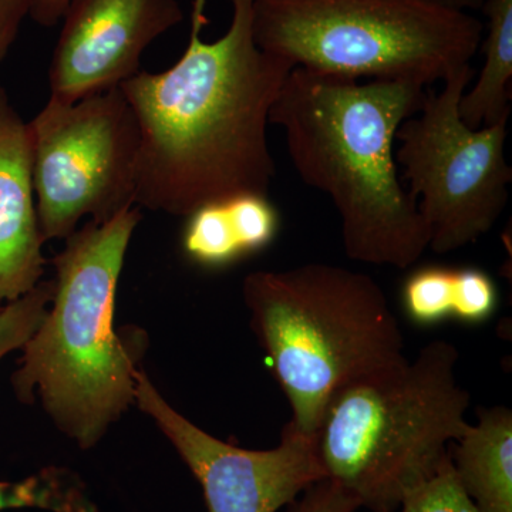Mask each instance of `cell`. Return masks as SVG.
Returning a JSON list of instances; mask_svg holds the SVG:
<instances>
[{
  "mask_svg": "<svg viewBox=\"0 0 512 512\" xmlns=\"http://www.w3.org/2000/svg\"><path fill=\"white\" fill-rule=\"evenodd\" d=\"M458 350L433 340L414 360L332 393L313 433L326 478L370 512L394 511L470 429Z\"/></svg>",
  "mask_w": 512,
  "mask_h": 512,
  "instance_id": "cell-5",
  "label": "cell"
},
{
  "mask_svg": "<svg viewBox=\"0 0 512 512\" xmlns=\"http://www.w3.org/2000/svg\"><path fill=\"white\" fill-rule=\"evenodd\" d=\"M476 76L471 64L427 89L419 113L404 120L394 151L424 224L429 249L450 254L474 244L500 220L512 181L505 157L508 116L471 128L461 119V97Z\"/></svg>",
  "mask_w": 512,
  "mask_h": 512,
  "instance_id": "cell-7",
  "label": "cell"
},
{
  "mask_svg": "<svg viewBox=\"0 0 512 512\" xmlns=\"http://www.w3.org/2000/svg\"><path fill=\"white\" fill-rule=\"evenodd\" d=\"M134 404L197 478L208 512H276L326 478L313 436L301 433L291 421L271 450L225 443L178 413L143 370L137 372Z\"/></svg>",
  "mask_w": 512,
  "mask_h": 512,
  "instance_id": "cell-9",
  "label": "cell"
},
{
  "mask_svg": "<svg viewBox=\"0 0 512 512\" xmlns=\"http://www.w3.org/2000/svg\"><path fill=\"white\" fill-rule=\"evenodd\" d=\"M178 0H70L49 66V99L74 103L141 72V57L183 22Z\"/></svg>",
  "mask_w": 512,
  "mask_h": 512,
  "instance_id": "cell-10",
  "label": "cell"
},
{
  "mask_svg": "<svg viewBox=\"0 0 512 512\" xmlns=\"http://www.w3.org/2000/svg\"><path fill=\"white\" fill-rule=\"evenodd\" d=\"M377 512H480L458 483L450 451L436 473L404 497L394 511Z\"/></svg>",
  "mask_w": 512,
  "mask_h": 512,
  "instance_id": "cell-18",
  "label": "cell"
},
{
  "mask_svg": "<svg viewBox=\"0 0 512 512\" xmlns=\"http://www.w3.org/2000/svg\"><path fill=\"white\" fill-rule=\"evenodd\" d=\"M427 89L295 67L272 106L269 124L284 130L303 183L332 200L353 261L407 269L429 249V229L394 157L397 130L419 113Z\"/></svg>",
  "mask_w": 512,
  "mask_h": 512,
  "instance_id": "cell-2",
  "label": "cell"
},
{
  "mask_svg": "<svg viewBox=\"0 0 512 512\" xmlns=\"http://www.w3.org/2000/svg\"><path fill=\"white\" fill-rule=\"evenodd\" d=\"M35 0H0V66L18 40L20 29L30 18Z\"/></svg>",
  "mask_w": 512,
  "mask_h": 512,
  "instance_id": "cell-20",
  "label": "cell"
},
{
  "mask_svg": "<svg viewBox=\"0 0 512 512\" xmlns=\"http://www.w3.org/2000/svg\"><path fill=\"white\" fill-rule=\"evenodd\" d=\"M29 124L0 86V302L32 291L45 272Z\"/></svg>",
  "mask_w": 512,
  "mask_h": 512,
  "instance_id": "cell-11",
  "label": "cell"
},
{
  "mask_svg": "<svg viewBox=\"0 0 512 512\" xmlns=\"http://www.w3.org/2000/svg\"><path fill=\"white\" fill-rule=\"evenodd\" d=\"M55 293V282L39 284L0 308V360L13 350L22 349L45 319Z\"/></svg>",
  "mask_w": 512,
  "mask_h": 512,
  "instance_id": "cell-17",
  "label": "cell"
},
{
  "mask_svg": "<svg viewBox=\"0 0 512 512\" xmlns=\"http://www.w3.org/2000/svg\"><path fill=\"white\" fill-rule=\"evenodd\" d=\"M278 231L279 214L268 195H238L188 215L184 254L204 268H225L268 247Z\"/></svg>",
  "mask_w": 512,
  "mask_h": 512,
  "instance_id": "cell-12",
  "label": "cell"
},
{
  "mask_svg": "<svg viewBox=\"0 0 512 512\" xmlns=\"http://www.w3.org/2000/svg\"><path fill=\"white\" fill-rule=\"evenodd\" d=\"M359 501L335 481L323 478L305 491L295 512H355Z\"/></svg>",
  "mask_w": 512,
  "mask_h": 512,
  "instance_id": "cell-19",
  "label": "cell"
},
{
  "mask_svg": "<svg viewBox=\"0 0 512 512\" xmlns=\"http://www.w3.org/2000/svg\"><path fill=\"white\" fill-rule=\"evenodd\" d=\"M99 512L79 474L66 467L42 468L20 481H0V511Z\"/></svg>",
  "mask_w": 512,
  "mask_h": 512,
  "instance_id": "cell-16",
  "label": "cell"
},
{
  "mask_svg": "<svg viewBox=\"0 0 512 512\" xmlns=\"http://www.w3.org/2000/svg\"><path fill=\"white\" fill-rule=\"evenodd\" d=\"M227 32L202 39L207 0H192L180 59L121 84L140 131L136 204L185 217L238 195H268L276 174L269 113L295 67L259 49L254 0H228Z\"/></svg>",
  "mask_w": 512,
  "mask_h": 512,
  "instance_id": "cell-1",
  "label": "cell"
},
{
  "mask_svg": "<svg viewBox=\"0 0 512 512\" xmlns=\"http://www.w3.org/2000/svg\"><path fill=\"white\" fill-rule=\"evenodd\" d=\"M477 416V424L454 441V473L478 511L512 512L511 409H478Z\"/></svg>",
  "mask_w": 512,
  "mask_h": 512,
  "instance_id": "cell-13",
  "label": "cell"
},
{
  "mask_svg": "<svg viewBox=\"0 0 512 512\" xmlns=\"http://www.w3.org/2000/svg\"><path fill=\"white\" fill-rule=\"evenodd\" d=\"M242 296L291 423L306 436L339 387L409 360L386 293L362 272L322 262L256 271Z\"/></svg>",
  "mask_w": 512,
  "mask_h": 512,
  "instance_id": "cell-4",
  "label": "cell"
},
{
  "mask_svg": "<svg viewBox=\"0 0 512 512\" xmlns=\"http://www.w3.org/2000/svg\"><path fill=\"white\" fill-rule=\"evenodd\" d=\"M402 303L407 318L419 326L447 319L478 325L497 311L498 291L491 276L480 269L426 266L404 282Z\"/></svg>",
  "mask_w": 512,
  "mask_h": 512,
  "instance_id": "cell-14",
  "label": "cell"
},
{
  "mask_svg": "<svg viewBox=\"0 0 512 512\" xmlns=\"http://www.w3.org/2000/svg\"><path fill=\"white\" fill-rule=\"evenodd\" d=\"M252 32L309 72L429 87L471 64L484 25L429 0H254Z\"/></svg>",
  "mask_w": 512,
  "mask_h": 512,
  "instance_id": "cell-6",
  "label": "cell"
},
{
  "mask_svg": "<svg viewBox=\"0 0 512 512\" xmlns=\"http://www.w3.org/2000/svg\"><path fill=\"white\" fill-rule=\"evenodd\" d=\"M481 10L487 16L483 69L458 106L471 128L491 126L511 113L512 0H485Z\"/></svg>",
  "mask_w": 512,
  "mask_h": 512,
  "instance_id": "cell-15",
  "label": "cell"
},
{
  "mask_svg": "<svg viewBox=\"0 0 512 512\" xmlns=\"http://www.w3.org/2000/svg\"><path fill=\"white\" fill-rule=\"evenodd\" d=\"M141 221L126 208L87 221L52 259L55 293L12 375L20 402L39 400L57 429L82 450L96 447L136 402L143 333L117 332L114 305L124 261Z\"/></svg>",
  "mask_w": 512,
  "mask_h": 512,
  "instance_id": "cell-3",
  "label": "cell"
},
{
  "mask_svg": "<svg viewBox=\"0 0 512 512\" xmlns=\"http://www.w3.org/2000/svg\"><path fill=\"white\" fill-rule=\"evenodd\" d=\"M69 2L70 0H35L30 10V19L35 20L37 25L52 28L62 20Z\"/></svg>",
  "mask_w": 512,
  "mask_h": 512,
  "instance_id": "cell-21",
  "label": "cell"
},
{
  "mask_svg": "<svg viewBox=\"0 0 512 512\" xmlns=\"http://www.w3.org/2000/svg\"><path fill=\"white\" fill-rule=\"evenodd\" d=\"M28 124L43 242L64 241L83 218L104 222L134 207L140 131L120 87L74 103L49 99Z\"/></svg>",
  "mask_w": 512,
  "mask_h": 512,
  "instance_id": "cell-8",
  "label": "cell"
},
{
  "mask_svg": "<svg viewBox=\"0 0 512 512\" xmlns=\"http://www.w3.org/2000/svg\"><path fill=\"white\" fill-rule=\"evenodd\" d=\"M444 8L461 10V12H476L483 9L485 0H429Z\"/></svg>",
  "mask_w": 512,
  "mask_h": 512,
  "instance_id": "cell-22",
  "label": "cell"
}]
</instances>
